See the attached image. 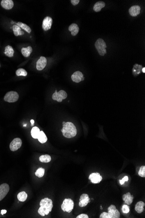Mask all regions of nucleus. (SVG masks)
Masks as SVG:
<instances>
[{"label": "nucleus", "instance_id": "obj_1", "mask_svg": "<svg viewBox=\"0 0 145 218\" xmlns=\"http://www.w3.org/2000/svg\"><path fill=\"white\" fill-rule=\"evenodd\" d=\"M40 207L38 210V213L42 217L48 215L53 207L52 200L48 198L42 199L40 203Z\"/></svg>", "mask_w": 145, "mask_h": 218}, {"label": "nucleus", "instance_id": "obj_2", "mask_svg": "<svg viewBox=\"0 0 145 218\" xmlns=\"http://www.w3.org/2000/svg\"><path fill=\"white\" fill-rule=\"evenodd\" d=\"M63 136L66 138H70L75 136L77 134V130L75 126L71 122H66L63 125L61 129Z\"/></svg>", "mask_w": 145, "mask_h": 218}, {"label": "nucleus", "instance_id": "obj_3", "mask_svg": "<svg viewBox=\"0 0 145 218\" xmlns=\"http://www.w3.org/2000/svg\"><path fill=\"white\" fill-rule=\"evenodd\" d=\"M108 212H103L101 214L100 218H120V212L116 209V207L111 205L108 208Z\"/></svg>", "mask_w": 145, "mask_h": 218}, {"label": "nucleus", "instance_id": "obj_4", "mask_svg": "<svg viewBox=\"0 0 145 218\" xmlns=\"http://www.w3.org/2000/svg\"><path fill=\"white\" fill-rule=\"evenodd\" d=\"M96 48L101 56H104L107 53L106 48L107 47L106 43L103 39L99 38L96 40L95 44Z\"/></svg>", "mask_w": 145, "mask_h": 218}, {"label": "nucleus", "instance_id": "obj_5", "mask_svg": "<svg viewBox=\"0 0 145 218\" xmlns=\"http://www.w3.org/2000/svg\"><path fill=\"white\" fill-rule=\"evenodd\" d=\"M74 207V202L71 198H65L61 205V209L64 212L70 213Z\"/></svg>", "mask_w": 145, "mask_h": 218}, {"label": "nucleus", "instance_id": "obj_6", "mask_svg": "<svg viewBox=\"0 0 145 218\" xmlns=\"http://www.w3.org/2000/svg\"><path fill=\"white\" fill-rule=\"evenodd\" d=\"M19 94L14 91H10L7 92L4 97V100L9 103H13L17 101L19 99Z\"/></svg>", "mask_w": 145, "mask_h": 218}, {"label": "nucleus", "instance_id": "obj_7", "mask_svg": "<svg viewBox=\"0 0 145 218\" xmlns=\"http://www.w3.org/2000/svg\"><path fill=\"white\" fill-rule=\"evenodd\" d=\"M67 97V92L64 90L60 91L58 92L56 90L55 92L53 94L52 99L53 100L57 101L58 102H62L63 99H66Z\"/></svg>", "mask_w": 145, "mask_h": 218}, {"label": "nucleus", "instance_id": "obj_8", "mask_svg": "<svg viewBox=\"0 0 145 218\" xmlns=\"http://www.w3.org/2000/svg\"><path fill=\"white\" fill-rule=\"evenodd\" d=\"M22 142L21 138H17L13 139L10 144V149L11 151L15 152L21 148Z\"/></svg>", "mask_w": 145, "mask_h": 218}, {"label": "nucleus", "instance_id": "obj_9", "mask_svg": "<svg viewBox=\"0 0 145 218\" xmlns=\"http://www.w3.org/2000/svg\"><path fill=\"white\" fill-rule=\"evenodd\" d=\"M9 189V186L7 183H3L0 185V201L6 196Z\"/></svg>", "mask_w": 145, "mask_h": 218}, {"label": "nucleus", "instance_id": "obj_10", "mask_svg": "<svg viewBox=\"0 0 145 218\" xmlns=\"http://www.w3.org/2000/svg\"><path fill=\"white\" fill-rule=\"evenodd\" d=\"M53 20L51 17L47 16L44 18L42 23V28L45 31L49 30L51 28Z\"/></svg>", "mask_w": 145, "mask_h": 218}, {"label": "nucleus", "instance_id": "obj_11", "mask_svg": "<svg viewBox=\"0 0 145 218\" xmlns=\"http://www.w3.org/2000/svg\"><path fill=\"white\" fill-rule=\"evenodd\" d=\"M89 179L94 184H97L101 181L102 177L99 173H92L89 175Z\"/></svg>", "mask_w": 145, "mask_h": 218}, {"label": "nucleus", "instance_id": "obj_12", "mask_svg": "<svg viewBox=\"0 0 145 218\" xmlns=\"http://www.w3.org/2000/svg\"><path fill=\"white\" fill-rule=\"evenodd\" d=\"M71 79L73 82L79 83L84 80L83 74L80 71H76L72 75Z\"/></svg>", "mask_w": 145, "mask_h": 218}, {"label": "nucleus", "instance_id": "obj_13", "mask_svg": "<svg viewBox=\"0 0 145 218\" xmlns=\"http://www.w3.org/2000/svg\"><path fill=\"white\" fill-rule=\"evenodd\" d=\"M90 198L89 197V196L87 194H83L80 196V198L79 205L80 207H83L87 206L88 203L89 202Z\"/></svg>", "mask_w": 145, "mask_h": 218}, {"label": "nucleus", "instance_id": "obj_14", "mask_svg": "<svg viewBox=\"0 0 145 218\" xmlns=\"http://www.w3.org/2000/svg\"><path fill=\"white\" fill-rule=\"evenodd\" d=\"M47 64V60L45 57L41 56L39 59L37 61L36 68L37 70L41 71L44 68Z\"/></svg>", "mask_w": 145, "mask_h": 218}, {"label": "nucleus", "instance_id": "obj_15", "mask_svg": "<svg viewBox=\"0 0 145 218\" xmlns=\"http://www.w3.org/2000/svg\"><path fill=\"white\" fill-rule=\"evenodd\" d=\"M140 6L138 5H134L132 6L129 10V13L131 16L133 17H136L140 14Z\"/></svg>", "mask_w": 145, "mask_h": 218}, {"label": "nucleus", "instance_id": "obj_16", "mask_svg": "<svg viewBox=\"0 0 145 218\" xmlns=\"http://www.w3.org/2000/svg\"><path fill=\"white\" fill-rule=\"evenodd\" d=\"M1 5L5 9L10 10L14 7V3L12 0H2Z\"/></svg>", "mask_w": 145, "mask_h": 218}, {"label": "nucleus", "instance_id": "obj_17", "mask_svg": "<svg viewBox=\"0 0 145 218\" xmlns=\"http://www.w3.org/2000/svg\"><path fill=\"white\" fill-rule=\"evenodd\" d=\"M134 196L133 195H131L130 192H127L126 194H124L123 196V199L125 203L127 205H130L133 202Z\"/></svg>", "mask_w": 145, "mask_h": 218}, {"label": "nucleus", "instance_id": "obj_18", "mask_svg": "<svg viewBox=\"0 0 145 218\" xmlns=\"http://www.w3.org/2000/svg\"><path fill=\"white\" fill-rule=\"evenodd\" d=\"M80 29L77 24H72L69 27V31L71 32V34L73 36H75L79 32Z\"/></svg>", "mask_w": 145, "mask_h": 218}, {"label": "nucleus", "instance_id": "obj_19", "mask_svg": "<svg viewBox=\"0 0 145 218\" xmlns=\"http://www.w3.org/2000/svg\"><path fill=\"white\" fill-rule=\"evenodd\" d=\"M145 206V203L142 201H139L135 205V210L137 213H141L144 210V207Z\"/></svg>", "mask_w": 145, "mask_h": 218}, {"label": "nucleus", "instance_id": "obj_20", "mask_svg": "<svg viewBox=\"0 0 145 218\" xmlns=\"http://www.w3.org/2000/svg\"><path fill=\"white\" fill-rule=\"evenodd\" d=\"M21 51L24 56L25 57H28L31 54L32 52L33 49L31 47L28 46L27 48H22Z\"/></svg>", "mask_w": 145, "mask_h": 218}, {"label": "nucleus", "instance_id": "obj_21", "mask_svg": "<svg viewBox=\"0 0 145 218\" xmlns=\"http://www.w3.org/2000/svg\"><path fill=\"white\" fill-rule=\"evenodd\" d=\"M105 6V3L102 1L97 2L94 6V10L95 12H99Z\"/></svg>", "mask_w": 145, "mask_h": 218}, {"label": "nucleus", "instance_id": "obj_22", "mask_svg": "<svg viewBox=\"0 0 145 218\" xmlns=\"http://www.w3.org/2000/svg\"><path fill=\"white\" fill-rule=\"evenodd\" d=\"M14 52H14V49H13L12 47L8 45L5 47L4 54L6 56L10 57V58H11V57L14 56Z\"/></svg>", "mask_w": 145, "mask_h": 218}, {"label": "nucleus", "instance_id": "obj_23", "mask_svg": "<svg viewBox=\"0 0 145 218\" xmlns=\"http://www.w3.org/2000/svg\"><path fill=\"white\" fill-rule=\"evenodd\" d=\"M37 139L39 142L41 143H46L47 140V138L45 134L42 131H40V132Z\"/></svg>", "mask_w": 145, "mask_h": 218}, {"label": "nucleus", "instance_id": "obj_24", "mask_svg": "<svg viewBox=\"0 0 145 218\" xmlns=\"http://www.w3.org/2000/svg\"><path fill=\"white\" fill-rule=\"evenodd\" d=\"M13 30L14 31V34L16 36H18L19 35H23L24 32L21 30V28L17 25H14L13 26Z\"/></svg>", "mask_w": 145, "mask_h": 218}, {"label": "nucleus", "instance_id": "obj_25", "mask_svg": "<svg viewBox=\"0 0 145 218\" xmlns=\"http://www.w3.org/2000/svg\"><path fill=\"white\" fill-rule=\"evenodd\" d=\"M17 198L18 200L20 202H24L28 198V195L25 191H22L18 193Z\"/></svg>", "mask_w": 145, "mask_h": 218}, {"label": "nucleus", "instance_id": "obj_26", "mask_svg": "<svg viewBox=\"0 0 145 218\" xmlns=\"http://www.w3.org/2000/svg\"><path fill=\"white\" fill-rule=\"evenodd\" d=\"M40 130L37 127H33L31 131V135L32 137L35 139H37Z\"/></svg>", "mask_w": 145, "mask_h": 218}, {"label": "nucleus", "instance_id": "obj_27", "mask_svg": "<svg viewBox=\"0 0 145 218\" xmlns=\"http://www.w3.org/2000/svg\"><path fill=\"white\" fill-rule=\"evenodd\" d=\"M51 158V156L49 155H42L39 157V160L40 162H44V163H48L50 162Z\"/></svg>", "mask_w": 145, "mask_h": 218}, {"label": "nucleus", "instance_id": "obj_28", "mask_svg": "<svg viewBox=\"0 0 145 218\" xmlns=\"http://www.w3.org/2000/svg\"><path fill=\"white\" fill-rule=\"evenodd\" d=\"M17 25H18L20 28H22L25 31H27L28 33H30L31 31V29L30 27L25 24L21 22H18L17 23Z\"/></svg>", "mask_w": 145, "mask_h": 218}, {"label": "nucleus", "instance_id": "obj_29", "mask_svg": "<svg viewBox=\"0 0 145 218\" xmlns=\"http://www.w3.org/2000/svg\"><path fill=\"white\" fill-rule=\"evenodd\" d=\"M16 74L17 76H26L28 75L27 71L24 69L20 68L18 69L16 71Z\"/></svg>", "mask_w": 145, "mask_h": 218}, {"label": "nucleus", "instance_id": "obj_30", "mask_svg": "<svg viewBox=\"0 0 145 218\" xmlns=\"http://www.w3.org/2000/svg\"><path fill=\"white\" fill-rule=\"evenodd\" d=\"M45 173V169L42 168H40L37 169L36 172H35L36 176L38 178H42L44 176Z\"/></svg>", "mask_w": 145, "mask_h": 218}, {"label": "nucleus", "instance_id": "obj_31", "mask_svg": "<svg viewBox=\"0 0 145 218\" xmlns=\"http://www.w3.org/2000/svg\"><path fill=\"white\" fill-rule=\"evenodd\" d=\"M139 175L141 177H145V166H142L139 171Z\"/></svg>", "mask_w": 145, "mask_h": 218}, {"label": "nucleus", "instance_id": "obj_32", "mask_svg": "<svg viewBox=\"0 0 145 218\" xmlns=\"http://www.w3.org/2000/svg\"><path fill=\"white\" fill-rule=\"evenodd\" d=\"M122 212L125 214H127L130 212V207L127 205H123L122 206Z\"/></svg>", "mask_w": 145, "mask_h": 218}, {"label": "nucleus", "instance_id": "obj_33", "mask_svg": "<svg viewBox=\"0 0 145 218\" xmlns=\"http://www.w3.org/2000/svg\"><path fill=\"white\" fill-rule=\"evenodd\" d=\"M128 180H129V178L128 176H126L124 177L122 180H119V181L121 185H123L125 182L128 181Z\"/></svg>", "mask_w": 145, "mask_h": 218}, {"label": "nucleus", "instance_id": "obj_34", "mask_svg": "<svg viewBox=\"0 0 145 218\" xmlns=\"http://www.w3.org/2000/svg\"><path fill=\"white\" fill-rule=\"evenodd\" d=\"M76 218H88L89 217L87 215L85 214H81L77 216Z\"/></svg>", "mask_w": 145, "mask_h": 218}, {"label": "nucleus", "instance_id": "obj_35", "mask_svg": "<svg viewBox=\"0 0 145 218\" xmlns=\"http://www.w3.org/2000/svg\"><path fill=\"white\" fill-rule=\"evenodd\" d=\"M79 2H80L79 0H71V2L72 4L73 5H74V6L78 4Z\"/></svg>", "mask_w": 145, "mask_h": 218}, {"label": "nucleus", "instance_id": "obj_36", "mask_svg": "<svg viewBox=\"0 0 145 218\" xmlns=\"http://www.w3.org/2000/svg\"><path fill=\"white\" fill-rule=\"evenodd\" d=\"M6 212H7V210H2L1 211V214L2 215L5 214Z\"/></svg>", "mask_w": 145, "mask_h": 218}, {"label": "nucleus", "instance_id": "obj_37", "mask_svg": "<svg viewBox=\"0 0 145 218\" xmlns=\"http://www.w3.org/2000/svg\"><path fill=\"white\" fill-rule=\"evenodd\" d=\"M31 125L33 126V125H34V123H35V121L33 119H31Z\"/></svg>", "mask_w": 145, "mask_h": 218}, {"label": "nucleus", "instance_id": "obj_38", "mask_svg": "<svg viewBox=\"0 0 145 218\" xmlns=\"http://www.w3.org/2000/svg\"><path fill=\"white\" fill-rule=\"evenodd\" d=\"M142 71H143V72H144V73H145V68H143Z\"/></svg>", "mask_w": 145, "mask_h": 218}, {"label": "nucleus", "instance_id": "obj_39", "mask_svg": "<svg viewBox=\"0 0 145 218\" xmlns=\"http://www.w3.org/2000/svg\"><path fill=\"white\" fill-rule=\"evenodd\" d=\"M65 123L66 122H63V125H64V124H65Z\"/></svg>", "mask_w": 145, "mask_h": 218}, {"label": "nucleus", "instance_id": "obj_40", "mask_svg": "<svg viewBox=\"0 0 145 218\" xmlns=\"http://www.w3.org/2000/svg\"><path fill=\"white\" fill-rule=\"evenodd\" d=\"M101 210H103V208L102 207V206H101Z\"/></svg>", "mask_w": 145, "mask_h": 218}, {"label": "nucleus", "instance_id": "obj_41", "mask_svg": "<svg viewBox=\"0 0 145 218\" xmlns=\"http://www.w3.org/2000/svg\"><path fill=\"white\" fill-rule=\"evenodd\" d=\"M26 125H26V124H25V125H24V126H26Z\"/></svg>", "mask_w": 145, "mask_h": 218}, {"label": "nucleus", "instance_id": "obj_42", "mask_svg": "<svg viewBox=\"0 0 145 218\" xmlns=\"http://www.w3.org/2000/svg\"><path fill=\"white\" fill-rule=\"evenodd\" d=\"M0 67H1V64H0Z\"/></svg>", "mask_w": 145, "mask_h": 218}]
</instances>
